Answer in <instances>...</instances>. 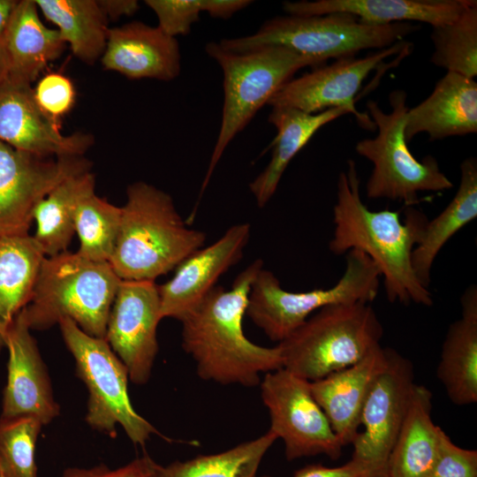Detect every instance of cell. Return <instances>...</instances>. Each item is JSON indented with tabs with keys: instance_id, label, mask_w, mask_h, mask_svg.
<instances>
[{
	"instance_id": "obj_2",
	"label": "cell",
	"mask_w": 477,
	"mask_h": 477,
	"mask_svg": "<svg viewBox=\"0 0 477 477\" xmlns=\"http://www.w3.org/2000/svg\"><path fill=\"white\" fill-rule=\"evenodd\" d=\"M262 268L261 259L254 261L230 290L216 285L180 321L182 347L195 361L201 379L254 387L261 382L260 374L283 367L278 344H255L242 328L251 284Z\"/></svg>"
},
{
	"instance_id": "obj_38",
	"label": "cell",
	"mask_w": 477,
	"mask_h": 477,
	"mask_svg": "<svg viewBox=\"0 0 477 477\" xmlns=\"http://www.w3.org/2000/svg\"><path fill=\"white\" fill-rule=\"evenodd\" d=\"M292 477H389V473L387 464L351 458L335 467L310 464L297 470Z\"/></svg>"
},
{
	"instance_id": "obj_9",
	"label": "cell",
	"mask_w": 477,
	"mask_h": 477,
	"mask_svg": "<svg viewBox=\"0 0 477 477\" xmlns=\"http://www.w3.org/2000/svg\"><path fill=\"white\" fill-rule=\"evenodd\" d=\"M380 278L375 263L357 250L345 254L344 273L329 288L289 292L273 272L262 268L251 284L246 314L270 340L280 343L325 307L371 303L378 294Z\"/></svg>"
},
{
	"instance_id": "obj_23",
	"label": "cell",
	"mask_w": 477,
	"mask_h": 477,
	"mask_svg": "<svg viewBox=\"0 0 477 477\" xmlns=\"http://www.w3.org/2000/svg\"><path fill=\"white\" fill-rule=\"evenodd\" d=\"M461 317L445 335L436 375L457 405L477 402V287L470 285L460 298Z\"/></svg>"
},
{
	"instance_id": "obj_39",
	"label": "cell",
	"mask_w": 477,
	"mask_h": 477,
	"mask_svg": "<svg viewBox=\"0 0 477 477\" xmlns=\"http://www.w3.org/2000/svg\"><path fill=\"white\" fill-rule=\"evenodd\" d=\"M158 464L148 454L130 463L111 469L104 464L92 467H68L61 477H157Z\"/></svg>"
},
{
	"instance_id": "obj_19",
	"label": "cell",
	"mask_w": 477,
	"mask_h": 477,
	"mask_svg": "<svg viewBox=\"0 0 477 477\" xmlns=\"http://www.w3.org/2000/svg\"><path fill=\"white\" fill-rule=\"evenodd\" d=\"M387 360L388 348L378 344L358 362L310 382L312 394L343 447L356 438L364 404Z\"/></svg>"
},
{
	"instance_id": "obj_36",
	"label": "cell",
	"mask_w": 477,
	"mask_h": 477,
	"mask_svg": "<svg viewBox=\"0 0 477 477\" xmlns=\"http://www.w3.org/2000/svg\"><path fill=\"white\" fill-rule=\"evenodd\" d=\"M429 477H477V451L456 445L441 428L436 458Z\"/></svg>"
},
{
	"instance_id": "obj_12",
	"label": "cell",
	"mask_w": 477,
	"mask_h": 477,
	"mask_svg": "<svg viewBox=\"0 0 477 477\" xmlns=\"http://www.w3.org/2000/svg\"><path fill=\"white\" fill-rule=\"evenodd\" d=\"M410 47L408 42L401 41L364 57L338 59L330 64L312 68L286 82L268 104L272 108H293L308 114L342 108L353 115L362 128L374 131L375 125L368 113L356 108L355 96L371 72L385 64V59Z\"/></svg>"
},
{
	"instance_id": "obj_13",
	"label": "cell",
	"mask_w": 477,
	"mask_h": 477,
	"mask_svg": "<svg viewBox=\"0 0 477 477\" xmlns=\"http://www.w3.org/2000/svg\"><path fill=\"white\" fill-rule=\"evenodd\" d=\"M89 169L82 156L51 159L0 140V237L28 235L35 206L64 179Z\"/></svg>"
},
{
	"instance_id": "obj_18",
	"label": "cell",
	"mask_w": 477,
	"mask_h": 477,
	"mask_svg": "<svg viewBox=\"0 0 477 477\" xmlns=\"http://www.w3.org/2000/svg\"><path fill=\"white\" fill-rule=\"evenodd\" d=\"M7 382L3 392L2 417L31 415L42 425L60 413L46 366L21 311L5 338Z\"/></svg>"
},
{
	"instance_id": "obj_6",
	"label": "cell",
	"mask_w": 477,
	"mask_h": 477,
	"mask_svg": "<svg viewBox=\"0 0 477 477\" xmlns=\"http://www.w3.org/2000/svg\"><path fill=\"white\" fill-rule=\"evenodd\" d=\"M419 28L410 22L369 24L347 12L287 14L268 19L254 34L223 39L218 43L223 49L237 53L281 45L326 64L331 58L355 57L362 50L389 48Z\"/></svg>"
},
{
	"instance_id": "obj_32",
	"label": "cell",
	"mask_w": 477,
	"mask_h": 477,
	"mask_svg": "<svg viewBox=\"0 0 477 477\" xmlns=\"http://www.w3.org/2000/svg\"><path fill=\"white\" fill-rule=\"evenodd\" d=\"M431 63L469 79L477 76V2L467 0L451 22L432 26Z\"/></svg>"
},
{
	"instance_id": "obj_7",
	"label": "cell",
	"mask_w": 477,
	"mask_h": 477,
	"mask_svg": "<svg viewBox=\"0 0 477 477\" xmlns=\"http://www.w3.org/2000/svg\"><path fill=\"white\" fill-rule=\"evenodd\" d=\"M382 336L371 303L337 304L313 314L278 346L283 367L314 382L358 362Z\"/></svg>"
},
{
	"instance_id": "obj_31",
	"label": "cell",
	"mask_w": 477,
	"mask_h": 477,
	"mask_svg": "<svg viewBox=\"0 0 477 477\" xmlns=\"http://www.w3.org/2000/svg\"><path fill=\"white\" fill-rule=\"evenodd\" d=\"M276 435H264L227 450L201 455L185 461L158 465L157 477H256L260 464Z\"/></svg>"
},
{
	"instance_id": "obj_11",
	"label": "cell",
	"mask_w": 477,
	"mask_h": 477,
	"mask_svg": "<svg viewBox=\"0 0 477 477\" xmlns=\"http://www.w3.org/2000/svg\"><path fill=\"white\" fill-rule=\"evenodd\" d=\"M259 385L269 413V430L283 440L287 460L321 454L333 460L340 458L343 445L314 398L309 381L281 367L266 373Z\"/></svg>"
},
{
	"instance_id": "obj_21",
	"label": "cell",
	"mask_w": 477,
	"mask_h": 477,
	"mask_svg": "<svg viewBox=\"0 0 477 477\" xmlns=\"http://www.w3.org/2000/svg\"><path fill=\"white\" fill-rule=\"evenodd\" d=\"M425 132L430 140L477 132V83L474 79L446 72L432 93L405 117L407 142Z\"/></svg>"
},
{
	"instance_id": "obj_8",
	"label": "cell",
	"mask_w": 477,
	"mask_h": 477,
	"mask_svg": "<svg viewBox=\"0 0 477 477\" xmlns=\"http://www.w3.org/2000/svg\"><path fill=\"white\" fill-rule=\"evenodd\" d=\"M406 93L395 89L389 95L390 112L383 111L377 102L369 100L366 106L377 134L360 140L358 155L373 164L366 184L369 199H388L411 206L418 202L421 192H442L453 187L441 170L437 160L427 155L418 160L410 151L405 138Z\"/></svg>"
},
{
	"instance_id": "obj_16",
	"label": "cell",
	"mask_w": 477,
	"mask_h": 477,
	"mask_svg": "<svg viewBox=\"0 0 477 477\" xmlns=\"http://www.w3.org/2000/svg\"><path fill=\"white\" fill-rule=\"evenodd\" d=\"M0 140L45 157L82 156L93 143L88 134H62L37 103L31 84L8 77L0 85Z\"/></svg>"
},
{
	"instance_id": "obj_43",
	"label": "cell",
	"mask_w": 477,
	"mask_h": 477,
	"mask_svg": "<svg viewBox=\"0 0 477 477\" xmlns=\"http://www.w3.org/2000/svg\"><path fill=\"white\" fill-rule=\"evenodd\" d=\"M256 477H259V476H256ZM260 477H270V476L264 475V476H260Z\"/></svg>"
},
{
	"instance_id": "obj_44",
	"label": "cell",
	"mask_w": 477,
	"mask_h": 477,
	"mask_svg": "<svg viewBox=\"0 0 477 477\" xmlns=\"http://www.w3.org/2000/svg\"><path fill=\"white\" fill-rule=\"evenodd\" d=\"M0 477H2V476L0 475Z\"/></svg>"
},
{
	"instance_id": "obj_42",
	"label": "cell",
	"mask_w": 477,
	"mask_h": 477,
	"mask_svg": "<svg viewBox=\"0 0 477 477\" xmlns=\"http://www.w3.org/2000/svg\"><path fill=\"white\" fill-rule=\"evenodd\" d=\"M9 65L6 51L4 46L3 40L0 41V85L8 75Z\"/></svg>"
},
{
	"instance_id": "obj_35",
	"label": "cell",
	"mask_w": 477,
	"mask_h": 477,
	"mask_svg": "<svg viewBox=\"0 0 477 477\" xmlns=\"http://www.w3.org/2000/svg\"><path fill=\"white\" fill-rule=\"evenodd\" d=\"M155 13L158 27L169 36L186 35L202 11L215 19H229L252 4L248 0H146Z\"/></svg>"
},
{
	"instance_id": "obj_14",
	"label": "cell",
	"mask_w": 477,
	"mask_h": 477,
	"mask_svg": "<svg viewBox=\"0 0 477 477\" xmlns=\"http://www.w3.org/2000/svg\"><path fill=\"white\" fill-rule=\"evenodd\" d=\"M162 319L155 281L121 280L104 338L126 367L133 383L144 384L151 375L158 352L156 329Z\"/></svg>"
},
{
	"instance_id": "obj_10",
	"label": "cell",
	"mask_w": 477,
	"mask_h": 477,
	"mask_svg": "<svg viewBox=\"0 0 477 477\" xmlns=\"http://www.w3.org/2000/svg\"><path fill=\"white\" fill-rule=\"evenodd\" d=\"M58 325L77 375L88 391L87 423L111 437L119 425L134 444L142 446L153 434L160 435L134 410L128 395V370L105 338L89 336L68 318Z\"/></svg>"
},
{
	"instance_id": "obj_1",
	"label": "cell",
	"mask_w": 477,
	"mask_h": 477,
	"mask_svg": "<svg viewBox=\"0 0 477 477\" xmlns=\"http://www.w3.org/2000/svg\"><path fill=\"white\" fill-rule=\"evenodd\" d=\"M360 187L356 163L349 160L337 178L330 252L341 255L357 250L369 257L383 279L390 302L432 306V293L420 283L412 264L413 251L428 219L412 207L405 209L404 221L395 210H371Z\"/></svg>"
},
{
	"instance_id": "obj_27",
	"label": "cell",
	"mask_w": 477,
	"mask_h": 477,
	"mask_svg": "<svg viewBox=\"0 0 477 477\" xmlns=\"http://www.w3.org/2000/svg\"><path fill=\"white\" fill-rule=\"evenodd\" d=\"M476 216L477 160L468 157L460 164V182L454 197L439 215L428 221L413 251V269L424 287L429 288L431 269L442 248Z\"/></svg>"
},
{
	"instance_id": "obj_29",
	"label": "cell",
	"mask_w": 477,
	"mask_h": 477,
	"mask_svg": "<svg viewBox=\"0 0 477 477\" xmlns=\"http://www.w3.org/2000/svg\"><path fill=\"white\" fill-rule=\"evenodd\" d=\"M95 176L89 171L72 175L57 185L34 208V239L45 257L67 251L75 233V211L79 201L95 192Z\"/></svg>"
},
{
	"instance_id": "obj_24",
	"label": "cell",
	"mask_w": 477,
	"mask_h": 477,
	"mask_svg": "<svg viewBox=\"0 0 477 477\" xmlns=\"http://www.w3.org/2000/svg\"><path fill=\"white\" fill-rule=\"evenodd\" d=\"M3 42L8 58L7 77L29 84L65 46L59 32L42 23L34 0L18 2Z\"/></svg>"
},
{
	"instance_id": "obj_22",
	"label": "cell",
	"mask_w": 477,
	"mask_h": 477,
	"mask_svg": "<svg viewBox=\"0 0 477 477\" xmlns=\"http://www.w3.org/2000/svg\"><path fill=\"white\" fill-rule=\"evenodd\" d=\"M466 3L467 0H302L284 2L283 8L290 15L347 12L374 25L416 21L437 26L453 21Z\"/></svg>"
},
{
	"instance_id": "obj_40",
	"label": "cell",
	"mask_w": 477,
	"mask_h": 477,
	"mask_svg": "<svg viewBox=\"0 0 477 477\" xmlns=\"http://www.w3.org/2000/svg\"><path fill=\"white\" fill-rule=\"evenodd\" d=\"M97 2L106 18L112 20L122 16H131L140 7L136 0H99Z\"/></svg>"
},
{
	"instance_id": "obj_3",
	"label": "cell",
	"mask_w": 477,
	"mask_h": 477,
	"mask_svg": "<svg viewBox=\"0 0 477 477\" xmlns=\"http://www.w3.org/2000/svg\"><path fill=\"white\" fill-rule=\"evenodd\" d=\"M126 195L109 261L121 280L155 281L204 246L206 234L186 225L170 194L138 181Z\"/></svg>"
},
{
	"instance_id": "obj_41",
	"label": "cell",
	"mask_w": 477,
	"mask_h": 477,
	"mask_svg": "<svg viewBox=\"0 0 477 477\" xmlns=\"http://www.w3.org/2000/svg\"><path fill=\"white\" fill-rule=\"evenodd\" d=\"M18 2L16 0H0V41L4 38Z\"/></svg>"
},
{
	"instance_id": "obj_26",
	"label": "cell",
	"mask_w": 477,
	"mask_h": 477,
	"mask_svg": "<svg viewBox=\"0 0 477 477\" xmlns=\"http://www.w3.org/2000/svg\"><path fill=\"white\" fill-rule=\"evenodd\" d=\"M432 393L415 384L408 412L387 461L389 477H429L441 428L434 424Z\"/></svg>"
},
{
	"instance_id": "obj_4",
	"label": "cell",
	"mask_w": 477,
	"mask_h": 477,
	"mask_svg": "<svg viewBox=\"0 0 477 477\" xmlns=\"http://www.w3.org/2000/svg\"><path fill=\"white\" fill-rule=\"evenodd\" d=\"M121 279L109 262L78 252L44 257L31 299L22 310L30 329L45 330L64 318L89 336L104 338Z\"/></svg>"
},
{
	"instance_id": "obj_15",
	"label": "cell",
	"mask_w": 477,
	"mask_h": 477,
	"mask_svg": "<svg viewBox=\"0 0 477 477\" xmlns=\"http://www.w3.org/2000/svg\"><path fill=\"white\" fill-rule=\"evenodd\" d=\"M415 384L411 360L388 348L386 367L373 385L361 412L363 430L352 443V458L387 464Z\"/></svg>"
},
{
	"instance_id": "obj_34",
	"label": "cell",
	"mask_w": 477,
	"mask_h": 477,
	"mask_svg": "<svg viewBox=\"0 0 477 477\" xmlns=\"http://www.w3.org/2000/svg\"><path fill=\"white\" fill-rule=\"evenodd\" d=\"M42 423L31 415L0 416V475L37 477L34 451Z\"/></svg>"
},
{
	"instance_id": "obj_17",
	"label": "cell",
	"mask_w": 477,
	"mask_h": 477,
	"mask_svg": "<svg viewBox=\"0 0 477 477\" xmlns=\"http://www.w3.org/2000/svg\"><path fill=\"white\" fill-rule=\"evenodd\" d=\"M251 233L247 223L231 226L213 244L186 258L173 276L158 285L162 317L181 321L216 286L220 276L243 257Z\"/></svg>"
},
{
	"instance_id": "obj_20",
	"label": "cell",
	"mask_w": 477,
	"mask_h": 477,
	"mask_svg": "<svg viewBox=\"0 0 477 477\" xmlns=\"http://www.w3.org/2000/svg\"><path fill=\"white\" fill-rule=\"evenodd\" d=\"M180 51L176 38L158 26L133 21L109 28L103 67L128 79L170 81L180 72Z\"/></svg>"
},
{
	"instance_id": "obj_37",
	"label": "cell",
	"mask_w": 477,
	"mask_h": 477,
	"mask_svg": "<svg viewBox=\"0 0 477 477\" xmlns=\"http://www.w3.org/2000/svg\"><path fill=\"white\" fill-rule=\"evenodd\" d=\"M34 94L42 110L55 120L67 113L75 100L72 81L57 72L43 76L34 88Z\"/></svg>"
},
{
	"instance_id": "obj_5",
	"label": "cell",
	"mask_w": 477,
	"mask_h": 477,
	"mask_svg": "<svg viewBox=\"0 0 477 477\" xmlns=\"http://www.w3.org/2000/svg\"><path fill=\"white\" fill-rule=\"evenodd\" d=\"M205 50L223 71V104L219 133L200 198L227 146L250 123L258 110L268 104L299 70L325 64L281 45H269L237 53L211 42L206 45Z\"/></svg>"
},
{
	"instance_id": "obj_30",
	"label": "cell",
	"mask_w": 477,
	"mask_h": 477,
	"mask_svg": "<svg viewBox=\"0 0 477 477\" xmlns=\"http://www.w3.org/2000/svg\"><path fill=\"white\" fill-rule=\"evenodd\" d=\"M47 19L81 61L101 58L107 43V18L95 0H35Z\"/></svg>"
},
{
	"instance_id": "obj_25",
	"label": "cell",
	"mask_w": 477,
	"mask_h": 477,
	"mask_svg": "<svg viewBox=\"0 0 477 477\" xmlns=\"http://www.w3.org/2000/svg\"><path fill=\"white\" fill-rule=\"evenodd\" d=\"M345 114L349 113L342 108L315 114L288 107L272 108L268 121L276 127V136L271 144V158L266 168L249 184L259 208H263L269 202L288 164L314 133Z\"/></svg>"
},
{
	"instance_id": "obj_33",
	"label": "cell",
	"mask_w": 477,
	"mask_h": 477,
	"mask_svg": "<svg viewBox=\"0 0 477 477\" xmlns=\"http://www.w3.org/2000/svg\"><path fill=\"white\" fill-rule=\"evenodd\" d=\"M121 222V208L97 196L95 192L83 197L75 211L74 229L80 240L81 256L109 262L114 252Z\"/></svg>"
},
{
	"instance_id": "obj_28",
	"label": "cell",
	"mask_w": 477,
	"mask_h": 477,
	"mask_svg": "<svg viewBox=\"0 0 477 477\" xmlns=\"http://www.w3.org/2000/svg\"><path fill=\"white\" fill-rule=\"evenodd\" d=\"M44 257L29 234L0 237V352L14 319L31 299Z\"/></svg>"
}]
</instances>
